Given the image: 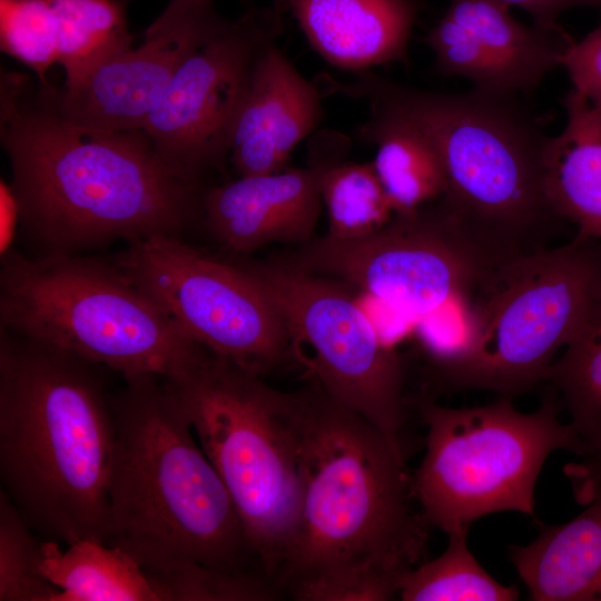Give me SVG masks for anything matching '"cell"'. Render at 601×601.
<instances>
[{"label": "cell", "mask_w": 601, "mask_h": 601, "mask_svg": "<svg viewBox=\"0 0 601 601\" xmlns=\"http://www.w3.org/2000/svg\"><path fill=\"white\" fill-rule=\"evenodd\" d=\"M0 138L21 227L47 254L115 239L179 236L203 215L208 186L157 154L144 129L71 125L26 75L1 71Z\"/></svg>", "instance_id": "7a4b0ae2"}, {"label": "cell", "mask_w": 601, "mask_h": 601, "mask_svg": "<svg viewBox=\"0 0 601 601\" xmlns=\"http://www.w3.org/2000/svg\"><path fill=\"white\" fill-rule=\"evenodd\" d=\"M575 2H577L578 6H582V4H585V6H590V4L601 6V0H575Z\"/></svg>", "instance_id": "d6a6232c"}, {"label": "cell", "mask_w": 601, "mask_h": 601, "mask_svg": "<svg viewBox=\"0 0 601 601\" xmlns=\"http://www.w3.org/2000/svg\"><path fill=\"white\" fill-rule=\"evenodd\" d=\"M0 322L124 378L151 374L181 381L213 355L114 263L72 254L1 255Z\"/></svg>", "instance_id": "8992f818"}, {"label": "cell", "mask_w": 601, "mask_h": 601, "mask_svg": "<svg viewBox=\"0 0 601 601\" xmlns=\"http://www.w3.org/2000/svg\"><path fill=\"white\" fill-rule=\"evenodd\" d=\"M40 571L58 590L55 601H159L139 563L104 542L78 540L62 550L45 539Z\"/></svg>", "instance_id": "7402d4cb"}, {"label": "cell", "mask_w": 601, "mask_h": 601, "mask_svg": "<svg viewBox=\"0 0 601 601\" xmlns=\"http://www.w3.org/2000/svg\"><path fill=\"white\" fill-rule=\"evenodd\" d=\"M125 381L111 401L108 544L139 563L157 595L196 565L248 571L242 521L178 394L158 375Z\"/></svg>", "instance_id": "277c9868"}, {"label": "cell", "mask_w": 601, "mask_h": 601, "mask_svg": "<svg viewBox=\"0 0 601 601\" xmlns=\"http://www.w3.org/2000/svg\"><path fill=\"white\" fill-rule=\"evenodd\" d=\"M425 42L443 75L467 78L483 91L516 96L560 66L572 40L560 28L522 24L494 0H452Z\"/></svg>", "instance_id": "2e32d148"}, {"label": "cell", "mask_w": 601, "mask_h": 601, "mask_svg": "<svg viewBox=\"0 0 601 601\" xmlns=\"http://www.w3.org/2000/svg\"><path fill=\"white\" fill-rule=\"evenodd\" d=\"M511 396L474 407L418 405L426 451L412 473V495L431 528L450 534L500 511L535 515L534 490L546 457L556 450L591 455L571 423L559 418L553 392L532 413Z\"/></svg>", "instance_id": "9c48e42d"}, {"label": "cell", "mask_w": 601, "mask_h": 601, "mask_svg": "<svg viewBox=\"0 0 601 601\" xmlns=\"http://www.w3.org/2000/svg\"><path fill=\"white\" fill-rule=\"evenodd\" d=\"M58 22L59 58L72 87L100 65L132 48L125 3L120 0H45Z\"/></svg>", "instance_id": "603a6c76"}, {"label": "cell", "mask_w": 601, "mask_h": 601, "mask_svg": "<svg viewBox=\"0 0 601 601\" xmlns=\"http://www.w3.org/2000/svg\"><path fill=\"white\" fill-rule=\"evenodd\" d=\"M302 391L299 496L277 585L298 601L393 600L431 528L412 508L401 439L314 380Z\"/></svg>", "instance_id": "6da1fadb"}, {"label": "cell", "mask_w": 601, "mask_h": 601, "mask_svg": "<svg viewBox=\"0 0 601 601\" xmlns=\"http://www.w3.org/2000/svg\"><path fill=\"white\" fill-rule=\"evenodd\" d=\"M573 90L601 107V23L578 42L572 41L561 58Z\"/></svg>", "instance_id": "f1b7e54d"}, {"label": "cell", "mask_w": 601, "mask_h": 601, "mask_svg": "<svg viewBox=\"0 0 601 601\" xmlns=\"http://www.w3.org/2000/svg\"><path fill=\"white\" fill-rule=\"evenodd\" d=\"M287 329L292 354L334 400L401 439L406 421L402 359L378 334L347 284L285 257L244 264Z\"/></svg>", "instance_id": "30bf717a"}, {"label": "cell", "mask_w": 601, "mask_h": 601, "mask_svg": "<svg viewBox=\"0 0 601 601\" xmlns=\"http://www.w3.org/2000/svg\"><path fill=\"white\" fill-rule=\"evenodd\" d=\"M565 474L572 483L577 500H582L601 485V453L584 456L583 462L568 465Z\"/></svg>", "instance_id": "4dcf8cb0"}, {"label": "cell", "mask_w": 601, "mask_h": 601, "mask_svg": "<svg viewBox=\"0 0 601 601\" xmlns=\"http://www.w3.org/2000/svg\"><path fill=\"white\" fill-rule=\"evenodd\" d=\"M509 8L525 10L534 24L545 29H559L558 18L566 9L578 6L575 0H494Z\"/></svg>", "instance_id": "f546056e"}, {"label": "cell", "mask_w": 601, "mask_h": 601, "mask_svg": "<svg viewBox=\"0 0 601 601\" xmlns=\"http://www.w3.org/2000/svg\"><path fill=\"white\" fill-rule=\"evenodd\" d=\"M93 365L0 328L1 491L67 544L109 539L116 423Z\"/></svg>", "instance_id": "3957f363"}, {"label": "cell", "mask_w": 601, "mask_h": 601, "mask_svg": "<svg viewBox=\"0 0 601 601\" xmlns=\"http://www.w3.org/2000/svg\"><path fill=\"white\" fill-rule=\"evenodd\" d=\"M20 220L19 205L10 187L1 179L0 183V252L4 255L12 249L16 227Z\"/></svg>", "instance_id": "1f68e13d"}, {"label": "cell", "mask_w": 601, "mask_h": 601, "mask_svg": "<svg viewBox=\"0 0 601 601\" xmlns=\"http://www.w3.org/2000/svg\"><path fill=\"white\" fill-rule=\"evenodd\" d=\"M285 9L249 7L180 66L144 130L159 157L184 177L203 184L223 171L235 120L259 48L284 29Z\"/></svg>", "instance_id": "4fadbf2b"}, {"label": "cell", "mask_w": 601, "mask_h": 601, "mask_svg": "<svg viewBox=\"0 0 601 601\" xmlns=\"http://www.w3.org/2000/svg\"><path fill=\"white\" fill-rule=\"evenodd\" d=\"M571 521L542 525L528 545L509 546V558L534 601H601V485L581 501Z\"/></svg>", "instance_id": "d6986e66"}, {"label": "cell", "mask_w": 601, "mask_h": 601, "mask_svg": "<svg viewBox=\"0 0 601 601\" xmlns=\"http://www.w3.org/2000/svg\"><path fill=\"white\" fill-rule=\"evenodd\" d=\"M311 47L329 65L353 72L406 62L416 16L412 0H278Z\"/></svg>", "instance_id": "ac0fdd59"}, {"label": "cell", "mask_w": 601, "mask_h": 601, "mask_svg": "<svg viewBox=\"0 0 601 601\" xmlns=\"http://www.w3.org/2000/svg\"><path fill=\"white\" fill-rule=\"evenodd\" d=\"M357 128L358 139L376 147L372 161L395 215L411 214L440 199L445 176L439 154L412 121L377 102Z\"/></svg>", "instance_id": "44dd1931"}, {"label": "cell", "mask_w": 601, "mask_h": 601, "mask_svg": "<svg viewBox=\"0 0 601 601\" xmlns=\"http://www.w3.org/2000/svg\"><path fill=\"white\" fill-rule=\"evenodd\" d=\"M321 195L328 216L326 235L336 239L370 235L395 215L373 162L332 164L322 175Z\"/></svg>", "instance_id": "d4e9b609"}, {"label": "cell", "mask_w": 601, "mask_h": 601, "mask_svg": "<svg viewBox=\"0 0 601 601\" xmlns=\"http://www.w3.org/2000/svg\"><path fill=\"white\" fill-rule=\"evenodd\" d=\"M324 95L381 104L416 125L442 162L449 216L499 263L535 249L530 236L556 217L543 188L548 137L515 96L474 89L442 93L404 87L364 70L353 81L318 77Z\"/></svg>", "instance_id": "5b68a950"}, {"label": "cell", "mask_w": 601, "mask_h": 601, "mask_svg": "<svg viewBox=\"0 0 601 601\" xmlns=\"http://www.w3.org/2000/svg\"><path fill=\"white\" fill-rule=\"evenodd\" d=\"M349 138L323 130L309 142L307 165L264 175L238 176L208 186L201 219L209 234L235 254L266 245H304L312 240L322 210L324 170L344 160Z\"/></svg>", "instance_id": "9a60e30c"}, {"label": "cell", "mask_w": 601, "mask_h": 601, "mask_svg": "<svg viewBox=\"0 0 601 601\" xmlns=\"http://www.w3.org/2000/svg\"><path fill=\"white\" fill-rule=\"evenodd\" d=\"M600 314L601 240L577 234L499 265L471 305L464 349L433 373L446 390L512 397L543 381L560 347Z\"/></svg>", "instance_id": "ba28073f"}, {"label": "cell", "mask_w": 601, "mask_h": 601, "mask_svg": "<svg viewBox=\"0 0 601 601\" xmlns=\"http://www.w3.org/2000/svg\"><path fill=\"white\" fill-rule=\"evenodd\" d=\"M58 590L40 571V541L0 492V601H55Z\"/></svg>", "instance_id": "4316f807"}, {"label": "cell", "mask_w": 601, "mask_h": 601, "mask_svg": "<svg viewBox=\"0 0 601 601\" xmlns=\"http://www.w3.org/2000/svg\"><path fill=\"white\" fill-rule=\"evenodd\" d=\"M114 264L215 355L260 376L293 356L277 308L245 265L165 235L130 242Z\"/></svg>", "instance_id": "7c38bea8"}, {"label": "cell", "mask_w": 601, "mask_h": 601, "mask_svg": "<svg viewBox=\"0 0 601 601\" xmlns=\"http://www.w3.org/2000/svg\"><path fill=\"white\" fill-rule=\"evenodd\" d=\"M167 383L234 502L253 558L277 584L299 496L302 388L276 390L215 354L193 376Z\"/></svg>", "instance_id": "52a82bcc"}, {"label": "cell", "mask_w": 601, "mask_h": 601, "mask_svg": "<svg viewBox=\"0 0 601 601\" xmlns=\"http://www.w3.org/2000/svg\"><path fill=\"white\" fill-rule=\"evenodd\" d=\"M285 258L420 322L453 305H470L500 265L460 229L440 201L394 215L359 238L312 239Z\"/></svg>", "instance_id": "8fae6325"}, {"label": "cell", "mask_w": 601, "mask_h": 601, "mask_svg": "<svg viewBox=\"0 0 601 601\" xmlns=\"http://www.w3.org/2000/svg\"><path fill=\"white\" fill-rule=\"evenodd\" d=\"M543 381L559 393L570 423L592 454L601 453V314L564 354L552 363ZM589 456V455H588Z\"/></svg>", "instance_id": "484cf974"}, {"label": "cell", "mask_w": 601, "mask_h": 601, "mask_svg": "<svg viewBox=\"0 0 601 601\" xmlns=\"http://www.w3.org/2000/svg\"><path fill=\"white\" fill-rule=\"evenodd\" d=\"M469 530L447 534L449 544L436 559L404 573L398 597L404 601H513L515 585H503L477 562L467 546Z\"/></svg>", "instance_id": "cb8c5ba5"}, {"label": "cell", "mask_w": 601, "mask_h": 601, "mask_svg": "<svg viewBox=\"0 0 601 601\" xmlns=\"http://www.w3.org/2000/svg\"><path fill=\"white\" fill-rule=\"evenodd\" d=\"M225 21L214 0H171L138 48L108 59L72 87L48 85L41 90L56 112L79 128L144 129L180 66Z\"/></svg>", "instance_id": "5bb4252c"}, {"label": "cell", "mask_w": 601, "mask_h": 601, "mask_svg": "<svg viewBox=\"0 0 601 601\" xmlns=\"http://www.w3.org/2000/svg\"><path fill=\"white\" fill-rule=\"evenodd\" d=\"M564 107L565 126L544 147V195L556 217L601 240V107L573 89Z\"/></svg>", "instance_id": "ffe728a7"}, {"label": "cell", "mask_w": 601, "mask_h": 601, "mask_svg": "<svg viewBox=\"0 0 601 601\" xmlns=\"http://www.w3.org/2000/svg\"><path fill=\"white\" fill-rule=\"evenodd\" d=\"M323 95L305 79L275 40L253 62L231 135L229 160L238 176L286 168L296 146L323 118Z\"/></svg>", "instance_id": "e0dca14e"}, {"label": "cell", "mask_w": 601, "mask_h": 601, "mask_svg": "<svg viewBox=\"0 0 601 601\" xmlns=\"http://www.w3.org/2000/svg\"><path fill=\"white\" fill-rule=\"evenodd\" d=\"M0 48L42 81L59 58L58 22L45 0H0Z\"/></svg>", "instance_id": "83f0119b"}]
</instances>
